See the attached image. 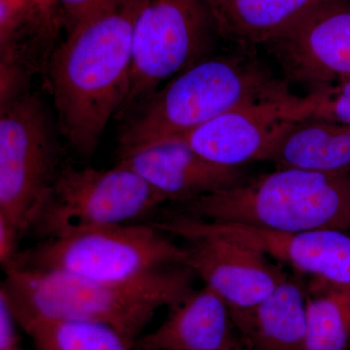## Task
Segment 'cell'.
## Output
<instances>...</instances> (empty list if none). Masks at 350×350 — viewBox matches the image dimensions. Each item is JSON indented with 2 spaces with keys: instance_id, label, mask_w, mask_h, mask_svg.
Wrapping results in <instances>:
<instances>
[{
  "instance_id": "cell-3",
  "label": "cell",
  "mask_w": 350,
  "mask_h": 350,
  "mask_svg": "<svg viewBox=\"0 0 350 350\" xmlns=\"http://www.w3.org/2000/svg\"><path fill=\"white\" fill-rule=\"evenodd\" d=\"M204 57L175 75L126 116L118 158L185 135L234 108L289 92L251 48Z\"/></svg>"
},
{
  "instance_id": "cell-16",
  "label": "cell",
  "mask_w": 350,
  "mask_h": 350,
  "mask_svg": "<svg viewBox=\"0 0 350 350\" xmlns=\"http://www.w3.org/2000/svg\"><path fill=\"white\" fill-rule=\"evenodd\" d=\"M344 0H206L216 31L239 46L273 43L308 14Z\"/></svg>"
},
{
  "instance_id": "cell-23",
  "label": "cell",
  "mask_w": 350,
  "mask_h": 350,
  "mask_svg": "<svg viewBox=\"0 0 350 350\" xmlns=\"http://www.w3.org/2000/svg\"><path fill=\"white\" fill-rule=\"evenodd\" d=\"M38 1L40 2L41 5H42L46 10L57 16L56 0H38ZM57 17H59V16H57Z\"/></svg>"
},
{
  "instance_id": "cell-5",
  "label": "cell",
  "mask_w": 350,
  "mask_h": 350,
  "mask_svg": "<svg viewBox=\"0 0 350 350\" xmlns=\"http://www.w3.org/2000/svg\"><path fill=\"white\" fill-rule=\"evenodd\" d=\"M153 223H133L44 239L8 268L53 271L88 282L128 283L184 265V250Z\"/></svg>"
},
{
  "instance_id": "cell-10",
  "label": "cell",
  "mask_w": 350,
  "mask_h": 350,
  "mask_svg": "<svg viewBox=\"0 0 350 350\" xmlns=\"http://www.w3.org/2000/svg\"><path fill=\"white\" fill-rule=\"evenodd\" d=\"M154 224L182 239L217 236L250 246L313 280L350 287V234L338 230L280 232L247 226L206 222L163 209Z\"/></svg>"
},
{
  "instance_id": "cell-6",
  "label": "cell",
  "mask_w": 350,
  "mask_h": 350,
  "mask_svg": "<svg viewBox=\"0 0 350 350\" xmlns=\"http://www.w3.org/2000/svg\"><path fill=\"white\" fill-rule=\"evenodd\" d=\"M167 202L139 175L121 163L109 170L63 165L31 232L44 241L142 223L158 214Z\"/></svg>"
},
{
  "instance_id": "cell-9",
  "label": "cell",
  "mask_w": 350,
  "mask_h": 350,
  "mask_svg": "<svg viewBox=\"0 0 350 350\" xmlns=\"http://www.w3.org/2000/svg\"><path fill=\"white\" fill-rule=\"evenodd\" d=\"M317 103L315 93L300 96L289 91L244 103L170 140L187 145L202 158L224 167L269 161L292 126L312 118Z\"/></svg>"
},
{
  "instance_id": "cell-17",
  "label": "cell",
  "mask_w": 350,
  "mask_h": 350,
  "mask_svg": "<svg viewBox=\"0 0 350 350\" xmlns=\"http://www.w3.org/2000/svg\"><path fill=\"white\" fill-rule=\"evenodd\" d=\"M269 161L276 169L350 172V126L312 117L304 120L287 131Z\"/></svg>"
},
{
  "instance_id": "cell-1",
  "label": "cell",
  "mask_w": 350,
  "mask_h": 350,
  "mask_svg": "<svg viewBox=\"0 0 350 350\" xmlns=\"http://www.w3.org/2000/svg\"><path fill=\"white\" fill-rule=\"evenodd\" d=\"M137 3L120 0L82 23L46 64L59 130L81 157L96 152L108 123L128 98Z\"/></svg>"
},
{
  "instance_id": "cell-20",
  "label": "cell",
  "mask_w": 350,
  "mask_h": 350,
  "mask_svg": "<svg viewBox=\"0 0 350 350\" xmlns=\"http://www.w3.org/2000/svg\"><path fill=\"white\" fill-rule=\"evenodd\" d=\"M312 93L319 96L312 118L328 120L350 126V79Z\"/></svg>"
},
{
  "instance_id": "cell-12",
  "label": "cell",
  "mask_w": 350,
  "mask_h": 350,
  "mask_svg": "<svg viewBox=\"0 0 350 350\" xmlns=\"http://www.w3.org/2000/svg\"><path fill=\"white\" fill-rule=\"evenodd\" d=\"M184 264L229 306L232 315L259 305L288 275L254 248L217 236L186 239Z\"/></svg>"
},
{
  "instance_id": "cell-15",
  "label": "cell",
  "mask_w": 350,
  "mask_h": 350,
  "mask_svg": "<svg viewBox=\"0 0 350 350\" xmlns=\"http://www.w3.org/2000/svg\"><path fill=\"white\" fill-rule=\"evenodd\" d=\"M232 317L247 350H306V290L289 276L259 305Z\"/></svg>"
},
{
  "instance_id": "cell-14",
  "label": "cell",
  "mask_w": 350,
  "mask_h": 350,
  "mask_svg": "<svg viewBox=\"0 0 350 350\" xmlns=\"http://www.w3.org/2000/svg\"><path fill=\"white\" fill-rule=\"evenodd\" d=\"M135 350H247L231 310L204 285L174 306L155 330L144 334Z\"/></svg>"
},
{
  "instance_id": "cell-4",
  "label": "cell",
  "mask_w": 350,
  "mask_h": 350,
  "mask_svg": "<svg viewBox=\"0 0 350 350\" xmlns=\"http://www.w3.org/2000/svg\"><path fill=\"white\" fill-rule=\"evenodd\" d=\"M186 217L280 232L350 231V172L276 169L170 207Z\"/></svg>"
},
{
  "instance_id": "cell-18",
  "label": "cell",
  "mask_w": 350,
  "mask_h": 350,
  "mask_svg": "<svg viewBox=\"0 0 350 350\" xmlns=\"http://www.w3.org/2000/svg\"><path fill=\"white\" fill-rule=\"evenodd\" d=\"M36 350H135L112 327L85 320L34 319L18 322Z\"/></svg>"
},
{
  "instance_id": "cell-19",
  "label": "cell",
  "mask_w": 350,
  "mask_h": 350,
  "mask_svg": "<svg viewBox=\"0 0 350 350\" xmlns=\"http://www.w3.org/2000/svg\"><path fill=\"white\" fill-rule=\"evenodd\" d=\"M306 350L350 349V287L313 280L306 291Z\"/></svg>"
},
{
  "instance_id": "cell-11",
  "label": "cell",
  "mask_w": 350,
  "mask_h": 350,
  "mask_svg": "<svg viewBox=\"0 0 350 350\" xmlns=\"http://www.w3.org/2000/svg\"><path fill=\"white\" fill-rule=\"evenodd\" d=\"M269 46L287 79L310 93L349 80V0L319 7Z\"/></svg>"
},
{
  "instance_id": "cell-22",
  "label": "cell",
  "mask_w": 350,
  "mask_h": 350,
  "mask_svg": "<svg viewBox=\"0 0 350 350\" xmlns=\"http://www.w3.org/2000/svg\"><path fill=\"white\" fill-rule=\"evenodd\" d=\"M12 306L5 290L0 288V350H25Z\"/></svg>"
},
{
  "instance_id": "cell-8",
  "label": "cell",
  "mask_w": 350,
  "mask_h": 350,
  "mask_svg": "<svg viewBox=\"0 0 350 350\" xmlns=\"http://www.w3.org/2000/svg\"><path fill=\"white\" fill-rule=\"evenodd\" d=\"M62 167L56 133L38 96L27 93L0 109V219L22 238Z\"/></svg>"
},
{
  "instance_id": "cell-13",
  "label": "cell",
  "mask_w": 350,
  "mask_h": 350,
  "mask_svg": "<svg viewBox=\"0 0 350 350\" xmlns=\"http://www.w3.org/2000/svg\"><path fill=\"white\" fill-rule=\"evenodd\" d=\"M172 204L236 185L245 179L243 167L217 165L174 140L149 145L119 158Z\"/></svg>"
},
{
  "instance_id": "cell-7",
  "label": "cell",
  "mask_w": 350,
  "mask_h": 350,
  "mask_svg": "<svg viewBox=\"0 0 350 350\" xmlns=\"http://www.w3.org/2000/svg\"><path fill=\"white\" fill-rule=\"evenodd\" d=\"M216 31L206 0H138L131 34L128 116L160 85L208 57Z\"/></svg>"
},
{
  "instance_id": "cell-21",
  "label": "cell",
  "mask_w": 350,
  "mask_h": 350,
  "mask_svg": "<svg viewBox=\"0 0 350 350\" xmlns=\"http://www.w3.org/2000/svg\"><path fill=\"white\" fill-rule=\"evenodd\" d=\"M120 0H56L59 22L64 23L68 32L82 23L111 8Z\"/></svg>"
},
{
  "instance_id": "cell-2",
  "label": "cell",
  "mask_w": 350,
  "mask_h": 350,
  "mask_svg": "<svg viewBox=\"0 0 350 350\" xmlns=\"http://www.w3.org/2000/svg\"><path fill=\"white\" fill-rule=\"evenodd\" d=\"M4 271L1 286L17 322L34 319L96 322L112 327L135 345L161 308L174 306L194 290V273L184 265L119 284L38 269Z\"/></svg>"
}]
</instances>
